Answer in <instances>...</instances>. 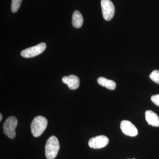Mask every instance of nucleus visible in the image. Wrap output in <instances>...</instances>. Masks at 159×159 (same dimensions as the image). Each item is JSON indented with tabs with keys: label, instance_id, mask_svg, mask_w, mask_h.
Instances as JSON below:
<instances>
[{
	"label": "nucleus",
	"instance_id": "f257e3e1",
	"mask_svg": "<svg viewBox=\"0 0 159 159\" xmlns=\"http://www.w3.org/2000/svg\"><path fill=\"white\" fill-rule=\"evenodd\" d=\"M48 121L45 117L38 116L32 120L31 125V133L34 137L41 135L47 128Z\"/></svg>",
	"mask_w": 159,
	"mask_h": 159
},
{
	"label": "nucleus",
	"instance_id": "f03ea898",
	"mask_svg": "<svg viewBox=\"0 0 159 159\" xmlns=\"http://www.w3.org/2000/svg\"><path fill=\"white\" fill-rule=\"evenodd\" d=\"M60 149L58 139L52 136L47 140L45 145V155L48 159H54L57 157Z\"/></svg>",
	"mask_w": 159,
	"mask_h": 159
},
{
	"label": "nucleus",
	"instance_id": "7ed1b4c3",
	"mask_svg": "<svg viewBox=\"0 0 159 159\" xmlns=\"http://www.w3.org/2000/svg\"><path fill=\"white\" fill-rule=\"evenodd\" d=\"M18 121L14 116L9 117L4 122L3 131L4 134L10 139H14L16 137V128L17 126Z\"/></svg>",
	"mask_w": 159,
	"mask_h": 159
},
{
	"label": "nucleus",
	"instance_id": "20e7f679",
	"mask_svg": "<svg viewBox=\"0 0 159 159\" xmlns=\"http://www.w3.org/2000/svg\"><path fill=\"white\" fill-rule=\"evenodd\" d=\"M45 43H42L34 47L23 50L21 52V55L25 58H31L42 54L46 48Z\"/></svg>",
	"mask_w": 159,
	"mask_h": 159
},
{
	"label": "nucleus",
	"instance_id": "39448f33",
	"mask_svg": "<svg viewBox=\"0 0 159 159\" xmlns=\"http://www.w3.org/2000/svg\"><path fill=\"white\" fill-rule=\"evenodd\" d=\"M101 6L103 18L107 21L110 20L115 14L114 4L110 0H101Z\"/></svg>",
	"mask_w": 159,
	"mask_h": 159
},
{
	"label": "nucleus",
	"instance_id": "423d86ee",
	"mask_svg": "<svg viewBox=\"0 0 159 159\" xmlns=\"http://www.w3.org/2000/svg\"><path fill=\"white\" fill-rule=\"evenodd\" d=\"M108 138L104 135L98 136L90 139L89 145L91 148L99 149L105 147L109 143Z\"/></svg>",
	"mask_w": 159,
	"mask_h": 159
},
{
	"label": "nucleus",
	"instance_id": "0eeeda50",
	"mask_svg": "<svg viewBox=\"0 0 159 159\" xmlns=\"http://www.w3.org/2000/svg\"><path fill=\"white\" fill-rule=\"evenodd\" d=\"M120 128L124 134L130 137L136 136L138 131L136 127L130 121L123 120L120 124Z\"/></svg>",
	"mask_w": 159,
	"mask_h": 159
},
{
	"label": "nucleus",
	"instance_id": "6e6552de",
	"mask_svg": "<svg viewBox=\"0 0 159 159\" xmlns=\"http://www.w3.org/2000/svg\"><path fill=\"white\" fill-rule=\"evenodd\" d=\"M62 81L68 85L70 89H77L80 86L79 78L75 75H69L68 77L65 76L62 77Z\"/></svg>",
	"mask_w": 159,
	"mask_h": 159
},
{
	"label": "nucleus",
	"instance_id": "1a4fd4ad",
	"mask_svg": "<svg viewBox=\"0 0 159 159\" xmlns=\"http://www.w3.org/2000/svg\"><path fill=\"white\" fill-rule=\"evenodd\" d=\"M145 119L148 125L154 127L159 126V117L157 115L151 110L146 111L145 112Z\"/></svg>",
	"mask_w": 159,
	"mask_h": 159
},
{
	"label": "nucleus",
	"instance_id": "9d476101",
	"mask_svg": "<svg viewBox=\"0 0 159 159\" xmlns=\"http://www.w3.org/2000/svg\"><path fill=\"white\" fill-rule=\"evenodd\" d=\"M97 82L99 85L111 90L115 89L116 87V84L115 81L107 79L105 77H99L97 80Z\"/></svg>",
	"mask_w": 159,
	"mask_h": 159
},
{
	"label": "nucleus",
	"instance_id": "9b49d317",
	"mask_svg": "<svg viewBox=\"0 0 159 159\" xmlns=\"http://www.w3.org/2000/svg\"><path fill=\"white\" fill-rule=\"evenodd\" d=\"M84 19L82 15L78 11H74L72 16V25L75 28L79 29L82 26Z\"/></svg>",
	"mask_w": 159,
	"mask_h": 159
},
{
	"label": "nucleus",
	"instance_id": "f8f14e48",
	"mask_svg": "<svg viewBox=\"0 0 159 159\" xmlns=\"http://www.w3.org/2000/svg\"><path fill=\"white\" fill-rule=\"evenodd\" d=\"M22 0H12L11 5V10L13 13L17 12L19 10Z\"/></svg>",
	"mask_w": 159,
	"mask_h": 159
},
{
	"label": "nucleus",
	"instance_id": "ddd939ff",
	"mask_svg": "<svg viewBox=\"0 0 159 159\" xmlns=\"http://www.w3.org/2000/svg\"><path fill=\"white\" fill-rule=\"evenodd\" d=\"M149 77L153 82L159 84V70H155L152 71Z\"/></svg>",
	"mask_w": 159,
	"mask_h": 159
},
{
	"label": "nucleus",
	"instance_id": "4468645a",
	"mask_svg": "<svg viewBox=\"0 0 159 159\" xmlns=\"http://www.w3.org/2000/svg\"><path fill=\"white\" fill-rule=\"evenodd\" d=\"M151 99L155 105L159 107V94L153 95L151 98Z\"/></svg>",
	"mask_w": 159,
	"mask_h": 159
},
{
	"label": "nucleus",
	"instance_id": "2eb2a0df",
	"mask_svg": "<svg viewBox=\"0 0 159 159\" xmlns=\"http://www.w3.org/2000/svg\"><path fill=\"white\" fill-rule=\"evenodd\" d=\"M2 114H0V121H2Z\"/></svg>",
	"mask_w": 159,
	"mask_h": 159
},
{
	"label": "nucleus",
	"instance_id": "dca6fc26",
	"mask_svg": "<svg viewBox=\"0 0 159 159\" xmlns=\"http://www.w3.org/2000/svg\"></svg>",
	"mask_w": 159,
	"mask_h": 159
}]
</instances>
